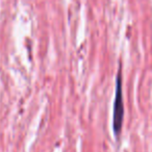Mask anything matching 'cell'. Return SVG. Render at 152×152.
Returning <instances> with one entry per match:
<instances>
[{"label":"cell","instance_id":"obj_1","mask_svg":"<svg viewBox=\"0 0 152 152\" xmlns=\"http://www.w3.org/2000/svg\"><path fill=\"white\" fill-rule=\"evenodd\" d=\"M122 68L121 65L118 69L115 89V100L113 107V130L115 135H119L122 130L124 120V100H123V86H122Z\"/></svg>","mask_w":152,"mask_h":152}]
</instances>
